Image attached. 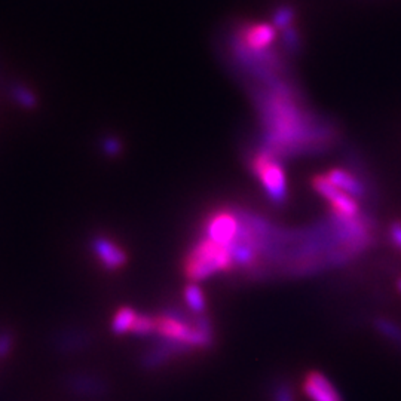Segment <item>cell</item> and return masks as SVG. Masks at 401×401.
<instances>
[{
  "mask_svg": "<svg viewBox=\"0 0 401 401\" xmlns=\"http://www.w3.org/2000/svg\"><path fill=\"white\" fill-rule=\"evenodd\" d=\"M269 85L271 90L257 92L264 127L263 149L281 158L312 149L320 150L331 141L334 134L331 125L299 106L302 98L296 87L281 79L269 82Z\"/></svg>",
  "mask_w": 401,
  "mask_h": 401,
  "instance_id": "obj_1",
  "label": "cell"
},
{
  "mask_svg": "<svg viewBox=\"0 0 401 401\" xmlns=\"http://www.w3.org/2000/svg\"><path fill=\"white\" fill-rule=\"evenodd\" d=\"M230 271H233V263L229 248L205 237L193 244L185 259V274L193 282Z\"/></svg>",
  "mask_w": 401,
  "mask_h": 401,
  "instance_id": "obj_2",
  "label": "cell"
},
{
  "mask_svg": "<svg viewBox=\"0 0 401 401\" xmlns=\"http://www.w3.org/2000/svg\"><path fill=\"white\" fill-rule=\"evenodd\" d=\"M252 170L259 178L266 196L274 204H284L287 199V180L279 158L263 147L252 159Z\"/></svg>",
  "mask_w": 401,
  "mask_h": 401,
  "instance_id": "obj_3",
  "label": "cell"
},
{
  "mask_svg": "<svg viewBox=\"0 0 401 401\" xmlns=\"http://www.w3.org/2000/svg\"><path fill=\"white\" fill-rule=\"evenodd\" d=\"M240 229V217L235 210H217L208 215L204 223L203 237L230 248L237 240Z\"/></svg>",
  "mask_w": 401,
  "mask_h": 401,
  "instance_id": "obj_4",
  "label": "cell"
},
{
  "mask_svg": "<svg viewBox=\"0 0 401 401\" xmlns=\"http://www.w3.org/2000/svg\"><path fill=\"white\" fill-rule=\"evenodd\" d=\"M314 191L321 195L327 203L331 205L334 214L339 217H346V219H355L360 213V207L357 199L349 196L343 191L338 189L327 180L326 176H316L312 180Z\"/></svg>",
  "mask_w": 401,
  "mask_h": 401,
  "instance_id": "obj_5",
  "label": "cell"
},
{
  "mask_svg": "<svg viewBox=\"0 0 401 401\" xmlns=\"http://www.w3.org/2000/svg\"><path fill=\"white\" fill-rule=\"evenodd\" d=\"M91 250L95 259L106 271H118L128 260L124 248L119 247L113 240L103 235L94 237L91 240Z\"/></svg>",
  "mask_w": 401,
  "mask_h": 401,
  "instance_id": "obj_6",
  "label": "cell"
},
{
  "mask_svg": "<svg viewBox=\"0 0 401 401\" xmlns=\"http://www.w3.org/2000/svg\"><path fill=\"white\" fill-rule=\"evenodd\" d=\"M277 38V31L272 24H248L240 33L238 46L247 51L259 53L269 48Z\"/></svg>",
  "mask_w": 401,
  "mask_h": 401,
  "instance_id": "obj_7",
  "label": "cell"
},
{
  "mask_svg": "<svg viewBox=\"0 0 401 401\" xmlns=\"http://www.w3.org/2000/svg\"><path fill=\"white\" fill-rule=\"evenodd\" d=\"M304 392L311 401H343L339 391L320 372H309L304 382Z\"/></svg>",
  "mask_w": 401,
  "mask_h": 401,
  "instance_id": "obj_8",
  "label": "cell"
},
{
  "mask_svg": "<svg viewBox=\"0 0 401 401\" xmlns=\"http://www.w3.org/2000/svg\"><path fill=\"white\" fill-rule=\"evenodd\" d=\"M326 177L331 185L343 191L349 196H353L355 199H361L365 196V188L363 183L354 174H351L343 169H333L326 174Z\"/></svg>",
  "mask_w": 401,
  "mask_h": 401,
  "instance_id": "obj_9",
  "label": "cell"
},
{
  "mask_svg": "<svg viewBox=\"0 0 401 401\" xmlns=\"http://www.w3.org/2000/svg\"><path fill=\"white\" fill-rule=\"evenodd\" d=\"M69 387L72 391L79 394H103L105 392V383L100 379H94L87 375H77L69 379Z\"/></svg>",
  "mask_w": 401,
  "mask_h": 401,
  "instance_id": "obj_10",
  "label": "cell"
},
{
  "mask_svg": "<svg viewBox=\"0 0 401 401\" xmlns=\"http://www.w3.org/2000/svg\"><path fill=\"white\" fill-rule=\"evenodd\" d=\"M137 312L129 306H124L116 311L112 320V331L114 334H124L131 331L134 321L137 319Z\"/></svg>",
  "mask_w": 401,
  "mask_h": 401,
  "instance_id": "obj_11",
  "label": "cell"
},
{
  "mask_svg": "<svg viewBox=\"0 0 401 401\" xmlns=\"http://www.w3.org/2000/svg\"><path fill=\"white\" fill-rule=\"evenodd\" d=\"M185 302L188 305V308L198 314V315H203L204 311H205V296L203 293V290H200V287L198 286V284H189V286L185 289Z\"/></svg>",
  "mask_w": 401,
  "mask_h": 401,
  "instance_id": "obj_12",
  "label": "cell"
},
{
  "mask_svg": "<svg viewBox=\"0 0 401 401\" xmlns=\"http://www.w3.org/2000/svg\"><path fill=\"white\" fill-rule=\"evenodd\" d=\"M131 333L136 334V336L144 338L150 336V334L155 333V316L146 315V314H139L136 321L132 324Z\"/></svg>",
  "mask_w": 401,
  "mask_h": 401,
  "instance_id": "obj_13",
  "label": "cell"
},
{
  "mask_svg": "<svg viewBox=\"0 0 401 401\" xmlns=\"http://www.w3.org/2000/svg\"><path fill=\"white\" fill-rule=\"evenodd\" d=\"M376 328L380 331V334L388 338L391 342H395L398 345H401V328L394 324L392 321L388 320H376Z\"/></svg>",
  "mask_w": 401,
  "mask_h": 401,
  "instance_id": "obj_14",
  "label": "cell"
},
{
  "mask_svg": "<svg viewBox=\"0 0 401 401\" xmlns=\"http://www.w3.org/2000/svg\"><path fill=\"white\" fill-rule=\"evenodd\" d=\"M294 20V9L292 6H281L274 14V27L278 28H287L293 24Z\"/></svg>",
  "mask_w": 401,
  "mask_h": 401,
  "instance_id": "obj_15",
  "label": "cell"
},
{
  "mask_svg": "<svg viewBox=\"0 0 401 401\" xmlns=\"http://www.w3.org/2000/svg\"><path fill=\"white\" fill-rule=\"evenodd\" d=\"M282 39H284V45H286V48L290 49L292 53H296L297 49L300 48L299 33H297V30H296L293 26H290V27H287V28H284Z\"/></svg>",
  "mask_w": 401,
  "mask_h": 401,
  "instance_id": "obj_16",
  "label": "cell"
},
{
  "mask_svg": "<svg viewBox=\"0 0 401 401\" xmlns=\"http://www.w3.org/2000/svg\"><path fill=\"white\" fill-rule=\"evenodd\" d=\"M14 345L12 333L9 331H0V357H6Z\"/></svg>",
  "mask_w": 401,
  "mask_h": 401,
  "instance_id": "obj_17",
  "label": "cell"
},
{
  "mask_svg": "<svg viewBox=\"0 0 401 401\" xmlns=\"http://www.w3.org/2000/svg\"><path fill=\"white\" fill-rule=\"evenodd\" d=\"M274 400L275 401H294L292 391L286 385H278L274 391Z\"/></svg>",
  "mask_w": 401,
  "mask_h": 401,
  "instance_id": "obj_18",
  "label": "cell"
},
{
  "mask_svg": "<svg viewBox=\"0 0 401 401\" xmlns=\"http://www.w3.org/2000/svg\"><path fill=\"white\" fill-rule=\"evenodd\" d=\"M390 237H391V241L392 244L401 250V223H394L390 229Z\"/></svg>",
  "mask_w": 401,
  "mask_h": 401,
  "instance_id": "obj_19",
  "label": "cell"
},
{
  "mask_svg": "<svg viewBox=\"0 0 401 401\" xmlns=\"http://www.w3.org/2000/svg\"><path fill=\"white\" fill-rule=\"evenodd\" d=\"M397 286H398V290L401 292V278L398 279V282H397Z\"/></svg>",
  "mask_w": 401,
  "mask_h": 401,
  "instance_id": "obj_20",
  "label": "cell"
}]
</instances>
